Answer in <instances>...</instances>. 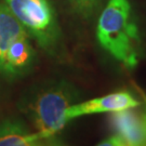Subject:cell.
<instances>
[{"label": "cell", "mask_w": 146, "mask_h": 146, "mask_svg": "<svg viewBox=\"0 0 146 146\" xmlns=\"http://www.w3.org/2000/svg\"><path fill=\"white\" fill-rule=\"evenodd\" d=\"M96 38L101 47L127 68L137 66L141 36L129 0H110L100 15Z\"/></svg>", "instance_id": "6da1fadb"}, {"label": "cell", "mask_w": 146, "mask_h": 146, "mask_svg": "<svg viewBox=\"0 0 146 146\" xmlns=\"http://www.w3.org/2000/svg\"><path fill=\"white\" fill-rule=\"evenodd\" d=\"M76 90L65 81H50L33 90L23 99L22 110L48 140L66 125L67 108L76 103Z\"/></svg>", "instance_id": "7a4b0ae2"}, {"label": "cell", "mask_w": 146, "mask_h": 146, "mask_svg": "<svg viewBox=\"0 0 146 146\" xmlns=\"http://www.w3.org/2000/svg\"><path fill=\"white\" fill-rule=\"evenodd\" d=\"M11 13L25 28L31 39L46 51L60 40V26L49 0H3Z\"/></svg>", "instance_id": "3957f363"}, {"label": "cell", "mask_w": 146, "mask_h": 146, "mask_svg": "<svg viewBox=\"0 0 146 146\" xmlns=\"http://www.w3.org/2000/svg\"><path fill=\"white\" fill-rule=\"evenodd\" d=\"M140 106V102L127 91H120L110 93L101 98L74 103L66 110V119L69 121L81 116L102 114V113H115L125 110H132Z\"/></svg>", "instance_id": "277c9868"}, {"label": "cell", "mask_w": 146, "mask_h": 146, "mask_svg": "<svg viewBox=\"0 0 146 146\" xmlns=\"http://www.w3.org/2000/svg\"><path fill=\"white\" fill-rule=\"evenodd\" d=\"M31 39L29 35H24L12 43L5 54L0 75L16 78L29 72L36 58V51Z\"/></svg>", "instance_id": "5b68a950"}, {"label": "cell", "mask_w": 146, "mask_h": 146, "mask_svg": "<svg viewBox=\"0 0 146 146\" xmlns=\"http://www.w3.org/2000/svg\"><path fill=\"white\" fill-rule=\"evenodd\" d=\"M113 127L125 145H146V121L144 116L135 115L130 110L113 113Z\"/></svg>", "instance_id": "8992f818"}, {"label": "cell", "mask_w": 146, "mask_h": 146, "mask_svg": "<svg viewBox=\"0 0 146 146\" xmlns=\"http://www.w3.org/2000/svg\"><path fill=\"white\" fill-rule=\"evenodd\" d=\"M49 141L40 132L31 133L20 121L5 120L0 123V146H34Z\"/></svg>", "instance_id": "52a82bcc"}, {"label": "cell", "mask_w": 146, "mask_h": 146, "mask_svg": "<svg viewBox=\"0 0 146 146\" xmlns=\"http://www.w3.org/2000/svg\"><path fill=\"white\" fill-rule=\"evenodd\" d=\"M28 35L5 3H0V72L9 48L20 37Z\"/></svg>", "instance_id": "ba28073f"}, {"label": "cell", "mask_w": 146, "mask_h": 146, "mask_svg": "<svg viewBox=\"0 0 146 146\" xmlns=\"http://www.w3.org/2000/svg\"><path fill=\"white\" fill-rule=\"evenodd\" d=\"M68 2L80 15L88 17L93 14L101 0H68Z\"/></svg>", "instance_id": "9c48e42d"}, {"label": "cell", "mask_w": 146, "mask_h": 146, "mask_svg": "<svg viewBox=\"0 0 146 146\" xmlns=\"http://www.w3.org/2000/svg\"><path fill=\"white\" fill-rule=\"evenodd\" d=\"M99 145L101 146H125V143L123 141V139L118 134L110 136L108 139H106L104 141H102L99 143Z\"/></svg>", "instance_id": "30bf717a"}, {"label": "cell", "mask_w": 146, "mask_h": 146, "mask_svg": "<svg viewBox=\"0 0 146 146\" xmlns=\"http://www.w3.org/2000/svg\"><path fill=\"white\" fill-rule=\"evenodd\" d=\"M144 118H145V121H146V113H145V115H144Z\"/></svg>", "instance_id": "8fae6325"}]
</instances>
